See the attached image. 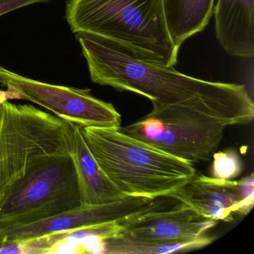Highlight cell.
Instances as JSON below:
<instances>
[{
  "instance_id": "cell-4",
  "label": "cell",
  "mask_w": 254,
  "mask_h": 254,
  "mask_svg": "<svg viewBox=\"0 0 254 254\" xmlns=\"http://www.w3.org/2000/svg\"><path fill=\"white\" fill-rule=\"evenodd\" d=\"M69 123L32 105L4 102L0 117V196L43 163L69 155Z\"/></svg>"
},
{
  "instance_id": "cell-7",
  "label": "cell",
  "mask_w": 254,
  "mask_h": 254,
  "mask_svg": "<svg viewBox=\"0 0 254 254\" xmlns=\"http://www.w3.org/2000/svg\"><path fill=\"white\" fill-rule=\"evenodd\" d=\"M0 83L12 93L13 99L37 104L55 116L80 127H119L121 115L111 103L96 99L90 89L41 82L0 66Z\"/></svg>"
},
{
  "instance_id": "cell-10",
  "label": "cell",
  "mask_w": 254,
  "mask_h": 254,
  "mask_svg": "<svg viewBox=\"0 0 254 254\" xmlns=\"http://www.w3.org/2000/svg\"><path fill=\"white\" fill-rule=\"evenodd\" d=\"M218 221L206 218L181 203L172 209L164 205L118 221L116 237L136 242H174L204 235Z\"/></svg>"
},
{
  "instance_id": "cell-18",
  "label": "cell",
  "mask_w": 254,
  "mask_h": 254,
  "mask_svg": "<svg viewBox=\"0 0 254 254\" xmlns=\"http://www.w3.org/2000/svg\"><path fill=\"white\" fill-rule=\"evenodd\" d=\"M1 114H2V107L0 108V117H1Z\"/></svg>"
},
{
  "instance_id": "cell-8",
  "label": "cell",
  "mask_w": 254,
  "mask_h": 254,
  "mask_svg": "<svg viewBox=\"0 0 254 254\" xmlns=\"http://www.w3.org/2000/svg\"><path fill=\"white\" fill-rule=\"evenodd\" d=\"M162 203L160 197L127 196L108 204L81 206L38 221L0 227V245L27 242L90 226L120 221L158 207Z\"/></svg>"
},
{
  "instance_id": "cell-9",
  "label": "cell",
  "mask_w": 254,
  "mask_h": 254,
  "mask_svg": "<svg viewBox=\"0 0 254 254\" xmlns=\"http://www.w3.org/2000/svg\"><path fill=\"white\" fill-rule=\"evenodd\" d=\"M168 197L184 203L203 217L228 222L234 219L235 214L246 215L252 209L254 175L236 181L195 175Z\"/></svg>"
},
{
  "instance_id": "cell-13",
  "label": "cell",
  "mask_w": 254,
  "mask_h": 254,
  "mask_svg": "<svg viewBox=\"0 0 254 254\" xmlns=\"http://www.w3.org/2000/svg\"><path fill=\"white\" fill-rule=\"evenodd\" d=\"M215 0H164L166 24L178 47L209 24Z\"/></svg>"
},
{
  "instance_id": "cell-17",
  "label": "cell",
  "mask_w": 254,
  "mask_h": 254,
  "mask_svg": "<svg viewBox=\"0 0 254 254\" xmlns=\"http://www.w3.org/2000/svg\"><path fill=\"white\" fill-rule=\"evenodd\" d=\"M9 99H13L12 94L9 90H0V108L2 107L4 102H7Z\"/></svg>"
},
{
  "instance_id": "cell-11",
  "label": "cell",
  "mask_w": 254,
  "mask_h": 254,
  "mask_svg": "<svg viewBox=\"0 0 254 254\" xmlns=\"http://www.w3.org/2000/svg\"><path fill=\"white\" fill-rule=\"evenodd\" d=\"M68 151L78 178L82 206H99L127 197L105 175L81 133V127L69 123Z\"/></svg>"
},
{
  "instance_id": "cell-2",
  "label": "cell",
  "mask_w": 254,
  "mask_h": 254,
  "mask_svg": "<svg viewBox=\"0 0 254 254\" xmlns=\"http://www.w3.org/2000/svg\"><path fill=\"white\" fill-rule=\"evenodd\" d=\"M66 20L73 33L105 38L136 59L166 67L178 64L164 0H66Z\"/></svg>"
},
{
  "instance_id": "cell-15",
  "label": "cell",
  "mask_w": 254,
  "mask_h": 254,
  "mask_svg": "<svg viewBox=\"0 0 254 254\" xmlns=\"http://www.w3.org/2000/svg\"><path fill=\"white\" fill-rule=\"evenodd\" d=\"M212 164L214 178L223 180H233L242 172V163L236 151L229 150L215 153Z\"/></svg>"
},
{
  "instance_id": "cell-12",
  "label": "cell",
  "mask_w": 254,
  "mask_h": 254,
  "mask_svg": "<svg viewBox=\"0 0 254 254\" xmlns=\"http://www.w3.org/2000/svg\"><path fill=\"white\" fill-rule=\"evenodd\" d=\"M215 34L232 56L254 55V0H218L214 6Z\"/></svg>"
},
{
  "instance_id": "cell-5",
  "label": "cell",
  "mask_w": 254,
  "mask_h": 254,
  "mask_svg": "<svg viewBox=\"0 0 254 254\" xmlns=\"http://www.w3.org/2000/svg\"><path fill=\"white\" fill-rule=\"evenodd\" d=\"M226 127L220 120L185 107L153 105L149 114L119 129L169 155L194 164L210 160L221 144Z\"/></svg>"
},
{
  "instance_id": "cell-1",
  "label": "cell",
  "mask_w": 254,
  "mask_h": 254,
  "mask_svg": "<svg viewBox=\"0 0 254 254\" xmlns=\"http://www.w3.org/2000/svg\"><path fill=\"white\" fill-rule=\"evenodd\" d=\"M93 82L148 98L153 105L181 106L210 116L227 126L247 125L254 104L243 84L209 81L136 59L115 43L75 34Z\"/></svg>"
},
{
  "instance_id": "cell-6",
  "label": "cell",
  "mask_w": 254,
  "mask_h": 254,
  "mask_svg": "<svg viewBox=\"0 0 254 254\" xmlns=\"http://www.w3.org/2000/svg\"><path fill=\"white\" fill-rule=\"evenodd\" d=\"M81 204L69 155L52 159L29 172L0 196V227L54 216Z\"/></svg>"
},
{
  "instance_id": "cell-3",
  "label": "cell",
  "mask_w": 254,
  "mask_h": 254,
  "mask_svg": "<svg viewBox=\"0 0 254 254\" xmlns=\"http://www.w3.org/2000/svg\"><path fill=\"white\" fill-rule=\"evenodd\" d=\"M96 161L125 195L168 197L196 175L192 163L169 155L119 127H81Z\"/></svg>"
},
{
  "instance_id": "cell-14",
  "label": "cell",
  "mask_w": 254,
  "mask_h": 254,
  "mask_svg": "<svg viewBox=\"0 0 254 254\" xmlns=\"http://www.w3.org/2000/svg\"><path fill=\"white\" fill-rule=\"evenodd\" d=\"M215 240L212 236L202 235L195 239L174 242H136L122 237L99 241L93 253L108 254H168L200 249Z\"/></svg>"
},
{
  "instance_id": "cell-16",
  "label": "cell",
  "mask_w": 254,
  "mask_h": 254,
  "mask_svg": "<svg viewBox=\"0 0 254 254\" xmlns=\"http://www.w3.org/2000/svg\"><path fill=\"white\" fill-rule=\"evenodd\" d=\"M47 1L49 0H0V16L23 7Z\"/></svg>"
}]
</instances>
